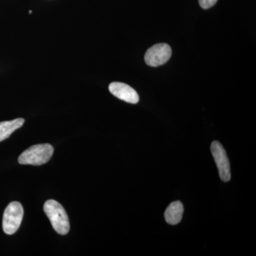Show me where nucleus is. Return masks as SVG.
I'll return each instance as SVG.
<instances>
[{
  "label": "nucleus",
  "instance_id": "obj_8",
  "mask_svg": "<svg viewBox=\"0 0 256 256\" xmlns=\"http://www.w3.org/2000/svg\"><path fill=\"white\" fill-rule=\"evenodd\" d=\"M24 124V119L23 118L0 122V142L8 139L15 130L21 128Z\"/></svg>",
  "mask_w": 256,
  "mask_h": 256
},
{
  "label": "nucleus",
  "instance_id": "obj_5",
  "mask_svg": "<svg viewBox=\"0 0 256 256\" xmlns=\"http://www.w3.org/2000/svg\"><path fill=\"white\" fill-rule=\"evenodd\" d=\"M172 48L166 44H158L150 47L144 55V60L152 67L160 66L166 64L171 58Z\"/></svg>",
  "mask_w": 256,
  "mask_h": 256
},
{
  "label": "nucleus",
  "instance_id": "obj_6",
  "mask_svg": "<svg viewBox=\"0 0 256 256\" xmlns=\"http://www.w3.org/2000/svg\"><path fill=\"white\" fill-rule=\"evenodd\" d=\"M109 90L118 98L129 104H136L139 101V96L136 90L124 82H111L109 86Z\"/></svg>",
  "mask_w": 256,
  "mask_h": 256
},
{
  "label": "nucleus",
  "instance_id": "obj_3",
  "mask_svg": "<svg viewBox=\"0 0 256 256\" xmlns=\"http://www.w3.org/2000/svg\"><path fill=\"white\" fill-rule=\"evenodd\" d=\"M24 216L22 205L18 202H12L5 208L3 214L2 228L5 234L12 235L21 225Z\"/></svg>",
  "mask_w": 256,
  "mask_h": 256
},
{
  "label": "nucleus",
  "instance_id": "obj_10",
  "mask_svg": "<svg viewBox=\"0 0 256 256\" xmlns=\"http://www.w3.org/2000/svg\"><path fill=\"white\" fill-rule=\"evenodd\" d=\"M32 12L31 11V10H30V12H28V13H30V14H32Z\"/></svg>",
  "mask_w": 256,
  "mask_h": 256
},
{
  "label": "nucleus",
  "instance_id": "obj_4",
  "mask_svg": "<svg viewBox=\"0 0 256 256\" xmlns=\"http://www.w3.org/2000/svg\"><path fill=\"white\" fill-rule=\"evenodd\" d=\"M210 152L218 168L220 180L225 182L230 181L232 178L230 163L224 146L218 141H214L210 146Z\"/></svg>",
  "mask_w": 256,
  "mask_h": 256
},
{
  "label": "nucleus",
  "instance_id": "obj_7",
  "mask_svg": "<svg viewBox=\"0 0 256 256\" xmlns=\"http://www.w3.org/2000/svg\"><path fill=\"white\" fill-rule=\"evenodd\" d=\"M184 206L181 202L176 201L170 204L164 213L166 222L171 225H176L182 218Z\"/></svg>",
  "mask_w": 256,
  "mask_h": 256
},
{
  "label": "nucleus",
  "instance_id": "obj_2",
  "mask_svg": "<svg viewBox=\"0 0 256 256\" xmlns=\"http://www.w3.org/2000/svg\"><path fill=\"white\" fill-rule=\"evenodd\" d=\"M53 154L54 148L50 144H35L22 153L18 162L21 164L40 166L48 162Z\"/></svg>",
  "mask_w": 256,
  "mask_h": 256
},
{
  "label": "nucleus",
  "instance_id": "obj_9",
  "mask_svg": "<svg viewBox=\"0 0 256 256\" xmlns=\"http://www.w3.org/2000/svg\"><path fill=\"white\" fill-rule=\"evenodd\" d=\"M218 0H198L200 6L203 9L207 10L215 5Z\"/></svg>",
  "mask_w": 256,
  "mask_h": 256
},
{
  "label": "nucleus",
  "instance_id": "obj_1",
  "mask_svg": "<svg viewBox=\"0 0 256 256\" xmlns=\"http://www.w3.org/2000/svg\"><path fill=\"white\" fill-rule=\"evenodd\" d=\"M44 210L57 233L62 236L68 233L70 230L68 216L62 204L55 200H48L44 205Z\"/></svg>",
  "mask_w": 256,
  "mask_h": 256
}]
</instances>
